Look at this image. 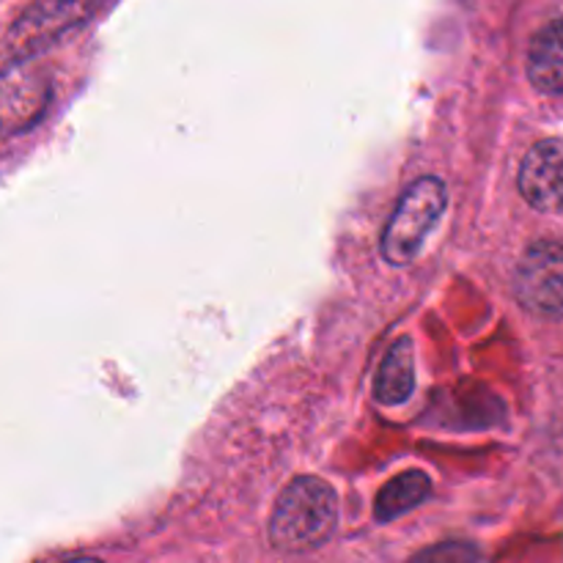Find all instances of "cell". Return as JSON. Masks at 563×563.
Segmentation results:
<instances>
[{
	"label": "cell",
	"mask_w": 563,
	"mask_h": 563,
	"mask_svg": "<svg viewBox=\"0 0 563 563\" xmlns=\"http://www.w3.org/2000/svg\"><path fill=\"white\" fill-rule=\"evenodd\" d=\"M339 526V498L328 482L300 476L280 493L269 517V542L280 553H308L328 542Z\"/></svg>",
	"instance_id": "obj_1"
},
{
	"label": "cell",
	"mask_w": 563,
	"mask_h": 563,
	"mask_svg": "<svg viewBox=\"0 0 563 563\" xmlns=\"http://www.w3.org/2000/svg\"><path fill=\"white\" fill-rule=\"evenodd\" d=\"M445 203H449V190L438 176H423L416 185L407 187L383 231L385 262L394 267H407L416 262L429 231L445 212Z\"/></svg>",
	"instance_id": "obj_2"
},
{
	"label": "cell",
	"mask_w": 563,
	"mask_h": 563,
	"mask_svg": "<svg viewBox=\"0 0 563 563\" xmlns=\"http://www.w3.org/2000/svg\"><path fill=\"white\" fill-rule=\"evenodd\" d=\"M515 295L537 317H563V245L553 240L533 242L517 264Z\"/></svg>",
	"instance_id": "obj_3"
},
{
	"label": "cell",
	"mask_w": 563,
	"mask_h": 563,
	"mask_svg": "<svg viewBox=\"0 0 563 563\" xmlns=\"http://www.w3.org/2000/svg\"><path fill=\"white\" fill-rule=\"evenodd\" d=\"M99 0H38L20 16L9 42L16 58L36 55L38 49L58 42L66 31L88 20Z\"/></svg>",
	"instance_id": "obj_4"
},
{
	"label": "cell",
	"mask_w": 563,
	"mask_h": 563,
	"mask_svg": "<svg viewBox=\"0 0 563 563\" xmlns=\"http://www.w3.org/2000/svg\"><path fill=\"white\" fill-rule=\"evenodd\" d=\"M517 185L533 209L563 214V141H539L522 159Z\"/></svg>",
	"instance_id": "obj_5"
},
{
	"label": "cell",
	"mask_w": 563,
	"mask_h": 563,
	"mask_svg": "<svg viewBox=\"0 0 563 563\" xmlns=\"http://www.w3.org/2000/svg\"><path fill=\"white\" fill-rule=\"evenodd\" d=\"M49 82L38 71L0 77V135H16L36 124L49 104Z\"/></svg>",
	"instance_id": "obj_6"
},
{
	"label": "cell",
	"mask_w": 563,
	"mask_h": 563,
	"mask_svg": "<svg viewBox=\"0 0 563 563\" xmlns=\"http://www.w3.org/2000/svg\"><path fill=\"white\" fill-rule=\"evenodd\" d=\"M528 77L537 91L563 93V16L548 22L528 47Z\"/></svg>",
	"instance_id": "obj_7"
},
{
	"label": "cell",
	"mask_w": 563,
	"mask_h": 563,
	"mask_svg": "<svg viewBox=\"0 0 563 563\" xmlns=\"http://www.w3.org/2000/svg\"><path fill=\"white\" fill-rule=\"evenodd\" d=\"M416 390V352L410 339H399L385 355L374 379V399L385 407L405 405Z\"/></svg>",
	"instance_id": "obj_8"
},
{
	"label": "cell",
	"mask_w": 563,
	"mask_h": 563,
	"mask_svg": "<svg viewBox=\"0 0 563 563\" xmlns=\"http://www.w3.org/2000/svg\"><path fill=\"white\" fill-rule=\"evenodd\" d=\"M432 495V482H429L427 473L421 471H407L401 476L390 478L377 495V504H374V517L379 522H390L396 517L407 515V511L418 509L423 500Z\"/></svg>",
	"instance_id": "obj_9"
},
{
	"label": "cell",
	"mask_w": 563,
	"mask_h": 563,
	"mask_svg": "<svg viewBox=\"0 0 563 563\" xmlns=\"http://www.w3.org/2000/svg\"><path fill=\"white\" fill-rule=\"evenodd\" d=\"M410 563H482V553L467 542H443L412 555Z\"/></svg>",
	"instance_id": "obj_10"
},
{
	"label": "cell",
	"mask_w": 563,
	"mask_h": 563,
	"mask_svg": "<svg viewBox=\"0 0 563 563\" xmlns=\"http://www.w3.org/2000/svg\"><path fill=\"white\" fill-rule=\"evenodd\" d=\"M64 563H102L99 559H71V561H64Z\"/></svg>",
	"instance_id": "obj_11"
}]
</instances>
